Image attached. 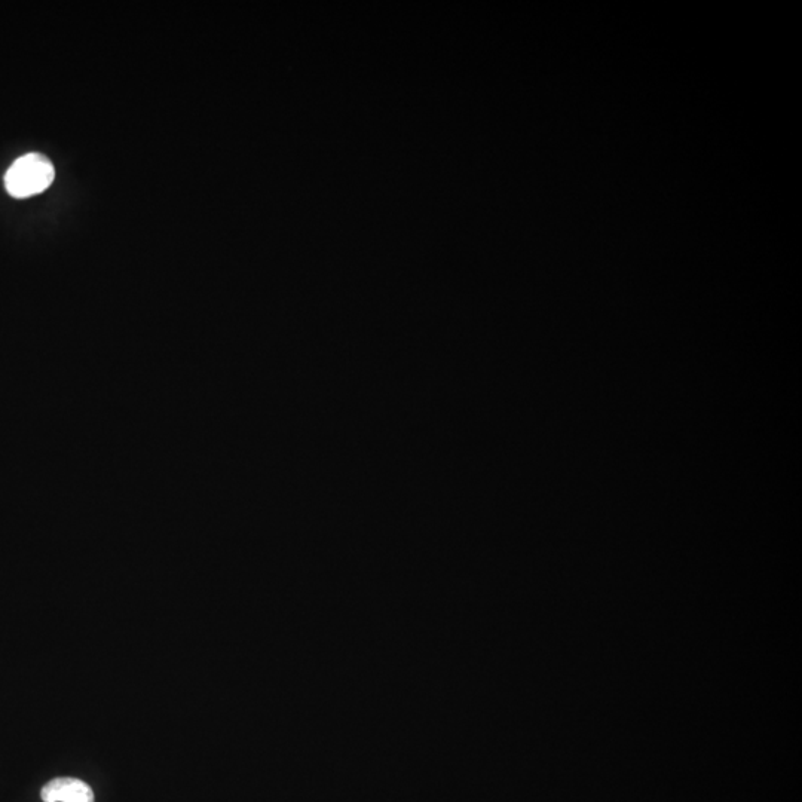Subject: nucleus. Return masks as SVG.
Here are the masks:
<instances>
[{
  "mask_svg": "<svg viewBox=\"0 0 802 802\" xmlns=\"http://www.w3.org/2000/svg\"><path fill=\"white\" fill-rule=\"evenodd\" d=\"M55 179V168L47 156L27 153L18 158L5 174V188L14 198L42 194Z\"/></svg>",
  "mask_w": 802,
  "mask_h": 802,
  "instance_id": "obj_1",
  "label": "nucleus"
},
{
  "mask_svg": "<svg viewBox=\"0 0 802 802\" xmlns=\"http://www.w3.org/2000/svg\"><path fill=\"white\" fill-rule=\"evenodd\" d=\"M41 797L44 802H94L93 789L72 777H58L42 789Z\"/></svg>",
  "mask_w": 802,
  "mask_h": 802,
  "instance_id": "obj_2",
  "label": "nucleus"
}]
</instances>
